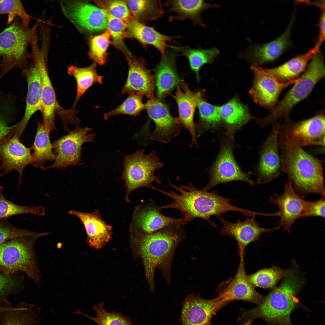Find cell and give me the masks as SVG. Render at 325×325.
<instances>
[{
  "mask_svg": "<svg viewBox=\"0 0 325 325\" xmlns=\"http://www.w3.org/2000/svg\"><path fill=\"white\" fill-rule=\"evenodd\" d=\"M325 196L314 201H306L302 218L318 216L325 218Z\"/></svg>",
  "mask_w": 325,
  "mask_h": 325,
  "instance_id": "cell-50",
  "label": "cell"
},
{
  "mask_svg": "<svg viewBox=\"0 0 325 325\" xmlns=\"http://www.w3.org/2000/svg\"><path fill=\"white\" fill-rule=\"evenodd\" d=\"M144 95L138 93L129 94L124 101L116 108L105 113L104 120L109 117L123 114L135 117L145 110V104L143 102Z\"/></svg>",
  "mask_w": 325,
  "mask_h": 325,
  "instance_id": "cell-44",
  "label": "cell"
},
{
  "mask_svg": "<svg viewBox=\"0 0 325 325\" xmlns=\"http://www.w3.org/2000/svg\"><path fill=\"white\" fill-rule=\"evenodd\" d=\"M19 139L10 136L0 140V177L16 170L19 174L18 189L22 183L24 169L32 161L31 147H26Z\"/></svg>",
  "mask_w": 325,
  "mask_h": 325,
  "instance_id": "cell-16",
  "label": "cell"
},
{
  "mask_svg": "<svg viewBox=\"0 0 325 325\" xmlns=\"http://www.w3.org/2000/svg\"><path fill=\"white\" fill-rule=\"evenodd\" d=\"M293 16L283 32L274 40L266 43L250 45L244 56L259 66L276 60L292 45L291 32L294 22Z\"/></svg>",
  "mask_w": 325,
  "mask_h": 325,
  "instance_id": "cell-26",
  "label": "cell"
},
{
  "mask_svg": "<svg viewBox=\"0 0 325 325\" xmlns=\"http://www.w3.org/2000/svg\"><path fill=\"white\" fill-rule=\"evenodd\" d=\"M48 55L37 50L32 53L31 59L37 64L41 77L42 86L41 110L43 122L51 131L57 130L55 124L56 113L60 104L57 101L55 92L48 74Z\"/></svg>",
  "mask_w": 325,
  "mask_h": 325,
  "instance_id": "cell-17",
  "label": "cell"
},
{
  "mask_svg": "<svg viewBox=\"0 0 325 325\" xmlns=\"http://www.w3.org/2000/svg\"><path fill=\"white\" fill-rule=\"evenodd\" d=\"M321 11L319 19L318 26L319 35L318 39L316 43L321 45L325 40V9L320 10Z\"/></svg>",
  "mask_w": 325,
  "mask_h": 325,
  "instance_id": "cell-51",
  "label": "cell"
},
{
  "mask_svg": "<svg viewBox=\"0 0 325 325\" xmlns=\"http://www.w3.org/2000/svg\"><path fill=\"white\" fill-rule=\"evenodd\" d=\"M127 60L128 67V76L121 94L140 93L149 99H156L155 76L146 67L145 60L130 55H127Z\"/></svg>",
  "mask_w": 325,
  "mask_h": 325,
  "instance_id": "cell-19",
  "label": "cell"
},
{
  "mask_svg": "<svg viewBox=\"0 0 325 325\" xmlns=\"http://www.w3.org/2000/svg\"><path fill=\"white\" fill-rule=\"evenodd\" d=\"M178 52L177 46L166 51L153 70L155 76L156 98L159 101H162L178 86L181 88L183 80L178 73L176 64Z\"/></svg>",
  "mask_w": 325,
  "mask_h": 325,
  "instance_id": "cell-20",
  "label": "cell"
},
{
  "mask_svg": "<svg viewBox=\"0 0 325 325\" xmlns=\"http://www.w3.org/2000/svg\"><path fill=\"white\" fill-rule=\"evenodd\" d=\"M24 288L23 272L13 274L0 272V303L6 302L10 296L20 292Z\"/></svg>",
  "mask_w": 325,
  "mask_h": 325,
  "instance_id": "cell-45",
  "label": "cell"
},
{
  "mask_svg": "<svg viewBox=\"0 0 325 325\" xmlns=\"http://www.w3.org/2000/svg\"><path fill=\"white\" fill-rule=\"evenodd\" d=\"M34 27L24 25L16 17L9 26L0 33V81L13 69L23 70L28 65L30 53L28 47L33 32Z\"/></svg>",
  "mask_w": 325,
  "mask_h": 325,
  "instance_id": "cell-7",
  "label": "cell"
},
{
  "mask_svg": "<svg viewBox=\"0 0 325 325\" xmlns=\"http://www.w3.org/2000/svg\"><path fill=\"white\" fill-rule=\"evenodd\" d=\"M236 147L234 136L225 133L221 138L218 156L210 168L209 182L203 189L209 191L219 184L233 181H241L251 186L254 185L249 174L241 170L235 159L234 151Z\"/></svg>",
  "mask_w": 325,
  "mask_h": 325,
  "instance_id": "cell-9",
  "label": "cell"
},
{
  "mask_svg": "<svg viewBox=\"0 0 325 325\" xmlns=\"http://www.w3.org/2000/svg\"><path fill=\"white\" fill-rule=\"evenodd\" d=\"M23 70V75L27 84L26 106L22 119L14 124L13 133L20 138L31 117L36 112L41 110V81L39 71L36 63H32Z\"/></svg>",
  "mask_w": 325,
  "mask_h": 325,
  "instance_id": "cell-22",
  "label": "cell"
},
{
  "mask_svg": "<svg viewBox=\"0 0 325 325\" xmlns=\"http://www.w3.org/2000/svg\"><path fill=\"white\" fill-rule=\"evenodd\" d=\"M293 270L292 268L284 270L273 267L260 270L250 275H247V277L254 287L274 289L280 279L290 274Z\"/></svg>",
  "mask_w": 325,
  "mask_h": 325,
  "instance_id": "cell-40",
  "label": "cell"
},
{
  "mask_svg": "<svg viewBox=\"0 0 325 325\" xmlns=\"http://www.w3.org/2000/svg\"><path fill=\"white\" fill-rule=\"evenodd\" d=\"M21 302L11 310L0 313V325H33L40 322L41 308Z\"/></svg>",
  "mask_w": 325,
  "mask_h": 325,
  "instance_id": "cell-35",
  "label": "cell"
},
{
  "mask_svg": "<svg viewBox=\"0 0 325 325\" xmlns=\"http://www.w3.org/2000/svg\"><path fill=\"white\" fill-rule=\"evenodd\" d=\"M201 91L202 90L197 92L192 91L188 85L183 80L181 88L180 86L177 88L175 94H170L177 105L178 113L177 118L179 123L184 128L187 129L190 134L191 143L190 147L194 145L197 148L199 146L196 135L194 116Z\"/></svg>",
  "mask_w": 325,
  "mask_h": 325,
  "instance_id": "cell-27",
  "label": "cell"
},
{
  "mask_svg": "<svg viewBox=\"0 0 325 325\" xmlns=\"http://www.w3.org/2000/svg\"><path fill=\"white\" fill-rule=\"evenodd\" d=\"M325 75L324 59L319 51L310 61L298 81L283 98L270 111L267 116L262 118H255L256 122L261 127L269 125L272 126L281 118H283L284 121L291 120L290 114L293 107L309 95Z\"/></svg>",
  "mask_w": 325,
  "mask_h": 325,
  "instance_id": "cell-5",
  "label": "cell"
},
{
  "mask_svg": "<svg viewBox=\"0 0 325 325\" xmlns=\"http://www.w3.org/2000/svg\"><path fill=\"white\" fill-rule=\"evenodd\" d=\"M110 35L106 28L102 34L92 36L89 39V57L97 65H102L107 62V51L110 44Z\"/></svg>",
  "mask_w": 325,
  "mask_h": 325,
  "instance_id": "cell-42",
  "label": "cell"
},
{
  "mask_svg": "<svg viewBox=\"0 0 325 325\" xmlns=\"http://www.w3.org/2000/svg\"><path fill=\"white\" fill-rule=\"evenodd\" d=\"M306 201L296 193L288 181L281 195L277 193L274 197H271L270 202L279 208L277 212L280 219L277 223L279 227H282L284 231L289 232L295 221L302 218Z\"/></svg>",
  "mask_w": 325,
  "mask_h": 325,
  "instance_id": "cell-24",
  "label": "cell"
},
{
  "mask_svg": "<svg viewBox=\"0 0 325 325\" xmlns=\"http://www.w3.org/2000/svg\"><path fill=\"white\" fill-rule=\"evenodd\" d=\"M320 46L316 43L306 53L297 56L277 67L264 68L265 70L281 83L297 79L304 72L310 61L319 51Z\"/></svg>",
  "mask_w": 325,
  "mask_h": 325,
  "instance_id": "cell-31",
  "label": "cell"
},
{
  "mask_svg": "<svg viewBox=\"0 0 325 325\" xmlns=\"http://www.w3.org/2000/svg\"><path fill=\"white\" fill-rule=\"evenodd\" d=\"M91 128L75 126L74 130H69L67 133L52 143L54 153L57 155L55 161L43 170L49 169H64L70 166L79 165L81 162L83 145L92 142L95 137L89 133Z\"/></svg>",
  "mask_w": 325,
  "mask_h": 325,
  "instance_id": "cell-12",
  "label": "cell"
},
{
  "mask_svg": "<svg viewBox=\"0 0 325 325\" xmlns=\"http://www.w3.org/2000/svg\"><path fill=\"white\" fill-rule=\"evenodd\" d=\"M169 185L178 191L163 190L153 187L157 190L173 200L169 204L161 207V209L173 208L181 212L184 216L182 224L184 225L191 222L195 218H199L209 222L212 226L217 227L210 220L212 215L221 216L229 211H235L243 214L246 217H250L254 214L253 211L233 206L230 203L231 199L222 197L217 191L209 192L202 189L199 190L192 184L187 185L177 186L171 182L169 178Z\"/></svg>",
  "mask_w": 325,
  "mask_h": 325,
  "instance_id": "cell-1",
  "label": "cell"
},
{
  "mask_svg": "<svg viewBox=\"0 0 325 325\" xmlns=\"http://www.w3.org/2000/svg\"><path fill=\"white\" fill-rule=\"evenodd\" d=\"M36 132L33 145L31 147L32 166L44 168L46 161L54 162L57 155L53 152L52 143L50 138L51 131L44 124L37 120Z\"/></svg>",
  "mask_w": 325,
  "mask_h": 325,
  "instance_id": "cell-34",
  "label": "cell"
},
{
  "mask_svg": "<svg viewBox=\"0 0 325 325\" xmlns=\"http://www.w3.org/2000/svg\"><path fill=\"white\" fill-rule=\"evenodd\" d=\"M98 7L104 9L113 17L127 23L133 17L125 1H94Z\"/></svg>",
  "mask_w": 325,
  "mask_h": 325,
  "instance_id": "cell-47",
  "label": "cell"
},
{
  "mask_svg": "<svg viewBox=\"0 0 325 325\" xmlns=\"http://www.w3.org/2000/svg\"><path fill=\"white\" fill-rule=\"evenodd\" d=\"M161 209L152 200L138 206L133 214L131 231L137 234H150L183 220L165 216L160 213Z\"/></svg>",
  "mask_w": 325,
  "mask_h": 325,
  "instance_id": "cell-23",
  "label": "cell"
},
{
  "mask_svg": "<svg viewBox=\"0 0 325 325\" xmlns=\"http://www.w3.org/2000/svg\"><path fill=\"white\" fill-rule=\"evenodd\" d=\"M144 150H137L132 154L124 155L123 169L120 178L123 181L126 190L125 199L130 201L128 197L133 190L141 187L151 188L152 184H161L159 177L155 172L163 166L156 152L153 151L148 154Z\"/></svg>",
  "mask_w": 325,
  "mask_h": 325,
  "instance_id": "cell-8",
  "label": "cell"
},
{
  "mask_svg": "<svg viewBox=\"0 0 325 325\" xmlns=\"http://www.w3.org/2000/svg\"><path fill=\"white\" fill-rule=\"evenodd\" d=\"M48 234L35 232L31 235L7 240L0 244V272L13 274L21 272L36 283L40 282L41 276L34 244L37 239Z\"/></svg>",
  "mask_w": 325,
  "mask_h": 325,
  "instance_id": "cell-6",
  "label": "cell"
},
{
  "mask_svg": "<svg viewBox=\"0 0 325 325\" xmlns=\"http://www.w3.org/2000/svg\"><path fill=\"white\" fill-rule=\"evenodd\" d=\"M133 18L146 24L162 17L165 13L159 0H126Z\"/></svg>",
  "mask_w": 325,
  "mask_h": 325,
  "instance_id": "cell-36",
  "label": "cell"
},
{
  "mask_svg": "<svg viewBox=\"0 0 325 325\" xmlns=\"http://www.w3.org/2000/svg\"><path fill=\"white\" fill-rule=\"evenodd\" d=\"M325 117L321 110L309 118L280 123L278 137L302 147L325 146Z\"/></svg>",
  "mask_w": 325,
  "mask_h": 325,
  "instance_id": "cell-10",
  "label": "cell"
},
{
  "mask_svg": "<svg viewBox=\"0 0 325 325\" xmlns=\"http://www.w3.org/2000/svg\"><path fill=\"white\" fill-rule=\"evenodd\" d=\"M127 23L115 17L108 13L107 29L110 32L113 43L117 47L124 50L128 54L124 45L123 40L126 38Z\"/></svg>",
  "mask_w": 325,
  "mask_h": 325,
  "instance_id": "cell-48",
  "label": "cell"
},
{
  "mask_svg": "<svg viewBox=\"0 0 325 325\" xmlns=\"http://www.w3.org/2000/svg\"><path fill=\"white\" fill-rule=\"evenodd\" d=\"M93 310L97 314L95 317H90L79 310L76 311V313L87 317L98 325H133L130 318L122 313L115 311L109 312L106 311L103 302L94 305Z\"/></svg>",
  "mask_w": 325,
  "mask_h": 325,
  "instance_id": "cell-43",
  "label": "cell"
},
{
  "mask_svg": "<svg viewBox=\"0 0 325 325\" xmlns=\"http://www.w3.org/2000/svg\"><path fill=\"white\" fill-rule=\"evenodd\" d=\"M227 304L218 296L208 300L189 294L183 302L180 320L182 325H213V316Z\"/></svg>",
  "mask_w": 325,
  "mask_h": 325,
  "instance_id": "cell-14",
  "label": "cell"
},
{
  "mask_svg": "<svg viewBox=\"0 0 325 325\" xmlns=\"http://www.w3.org/2000/svg\"><path fill=\"white\" fill-rule=\"evenodd\" d=\"M177 48L181 55L187 59L191 70L195 73L198 82L200 80L199 71L206 63H212L220 53L217 48L194 49L186 47L178 46Z\"/></svg>",
  "mask_w": 325,
  "mask_h": 325,
  "instance_id": "cell-39",
  "label": "cell"
},
{
  "mask_svg": "<svg viewBox=\"0 0 325 325\" xmlns=\"http://www.w3.org/2000/svg\"><path fill=\"white\" fill-rule=\"evenodd\" d=\"M30 214L35 215H45V211L41 206H35L32 204L21 206L14 203L6 199L3 194V188L0 186V221H8L13 216Z\"/></svg>",
  "mask_w": 325,
  "mask_h": 325,
  "instance_id": "cell-41",
  "label": "cell"
},
{
  "mask_svg": "<svg viewBox=\"0 0 325 325\" xmlns=\"http://www.w3.org/2000/svg\"><path fill=\"white\" fill-rule=\"evenodd\" d=\"M59 3L64 17L79 32L88 34L107 28L108 13L104 9L84 1L60 0Z\"/></svg>",
  "mask_w": 325,
  "mask_h": 325,
  "instance_id": "cell-11",
  "label": "cell"
},
{
  "mask_svg": "<svg viewBox=\"0 0 325 325\" xmlns=\"http://www.w3.org/2000/svg\"><path fill=\"white\" fill-rule=\"evenodd\" d=\"M68 212L78 217L83 223L87 234V241L90 246L100 249L110 240L112 227L106 224L98 210L90 213L72 210Z\"/></svg>",
  "mask_w": 325,
  "mask_h": 325,
  "instance_id": "cell-28",
  "label": "cell"
},
{
  "mask_svg": "<svg viewBox=\"0 0 325 325\" xmlns=\"http://www.w3.org/2000/svg\"><path fill=\"white\" fill-rule=\"evenodd\" d=\"M219 108L221 121L227 128L226 133L231 135L234 136L237 130L253 118L247 106L236 98L219 106Z\"/></svg>",
  "mask_w": 325,
  "mask_h": 325,
  "instance_id": "cell-33",
  "label": "cell"
},
{
  "mask_svg": "<svg viewBox=\"0 0 325 325\" xmlns=\"http://www.w3.org/2000/svg\"><path fill=\"white\" fill-rule=\"evenodd\" d=\"M197 107L199 117L195 124V132L196 137L199 138L205 131L218 126L221 120L219 106L213 105L207 101L204 90H202Z\"/></svg>",
  "mask_w": 325,
  "mask_h": 325,
  "instance_id": "cell-37",
  "label": "cell"
},
{
  "mask_svg": "<svg viewBox=\"0 0 325 325\" xmlns=\"http://www.w3.org/2000/svg\"><path fill=\"white\" fill-rule=\"evenodd\" d=\"M278 141L281 170L287 174L296 193L302 198L311 193L325 196L322 168L324 160L283 139L278 137Z\"/></svg>",
  "mask_w": 325,
  "mask_h": 325,
  "instance_id": "cell-3",
  "label": "cell"
},
{
  "mask_svg": "<svg viewBox=\"0 0 325 325\" xmlns=\"http://www.w3.org/2000/svg\"><path fill=\"white\" fill-rule=\"evenodd\" d=\"M241 221L239 218L235 223L224 219L221 216L219 218L223 225L220 229V234L229 238L233 237L238 246L240 257H244L245 249L250 243L258 241L261 234L268 233L280 228L278 226L272 228L262 227L256 221L255 216Z\"/></svg>",
  "mask_w": 325,
  "mask_h": 325,
  "instance_id": "cell-21",
  "label": "cell"
},
{
  "mask_svg": "<svg viewBox=\"0 0 325 325\" xmlns=\"http://www.w3.org/2000/svg\"><path fill=\"white\" fill-rule=\"evenodd\" d=\"M162 5L168 8V11L177 13L175 16L169 17V21L189 19L193 25H198L204 27L205 24L201 16V12L210 8L219 6L217 4H212L202 0H168Z\"/></svg>",
  "mask_w": 325,
  "mask_h": 325,
  "instance_id": "cell-30",
  "label": "cell"
},
{
  "mask_svg": "<svg viewBox=\"0 0 325 325\" xmlns=\"http://www.w3.org/2000/svg\"><path fill=\"white\" fill-rule=\"evenodd\" d=\"M280 121L272 126L270 135L262 144L256 168L257 182L265 184L277 178L281 170L278 135Z\"/></svg>",
  "mask_w": 325,
  "mask_h": 325,
  "instance_id": "cell-18",
  "label": "cell"
},
{
  "mask_svg": "<svg viewBox=\"0 0 325 325\" xmlns=\"http://www.w3.org/2000/svg\"><path fill=\"white\" fill-rule=\"evenodd\" d=\"M179 36H172L161 34L154 28L147 26L133 18L127 23L126 38L134 39L146 48L149 45L154 46L163 55L166 48H172L175 46L167 43Z\"/></svg>",
  "mask_w": 325,
  "mask_h": 325,
  "instance_id": "cell-29",
  "label": "cell"
},
{
  "mask_svg": "<svg viewBox=\"0 0 325 325\" xmlns=\"http://www.w3.org/2000/svg\"><path fill=\"white\" fill-rule=\"evenodd\" d=\"M283 278L261 303L252 308L241 309L237 320L260 318L270 325H294L290 316L299 307L297 296L304 281L295 270Z\"/></svg>",
  "mask_w": 325,
  "mask_h": 325,
  "instance_id": "cell-4",
  "label": "cell"
},
{
  "mask_svg": "<svg viewBox=\"0 0 325 325\" xmlns=\"http://www.w3.org/2000/svg\"><path fill=\"white\" fill-rule=\"evenodd\" d=\"M253 320L252 319L248 320L246 322L241 325H253Z\"/></svg>",
  "mask_w": 325,
  "mask_h": 325,
  "instance_id": "cell-53",
  "label": "cell"
},
{
  "mask_svg": "<svg viewBox=\"0 0 325 325\" xmlns=\"http://www.w3.org/2000/svg\"><path fill=\"white\" fill-rule=\"evenodd\" d=\"M145 104L148 116L156 125L151 140L166 144L181 133L184 128L177 117L172 115L168 105L156 99H148Z\"/></svg>",
  "mask_w": 325,
  "mask_h": 325,
  "instance_id": "cell-15",
  "label": "cell"
},
{
  "mask_svg": "<svg viewBox=\"0 0 325 325\" xmlns=\"http://www.w3.org/2000/svg\"><path fill=\"white\" fill-rule=\"evenodd\" d=\"M5 14L9 15L8 23L17 16L24 25L29 26L31 17L26 12L20 0H0V15Z\"/></svg>",
  "mask_w": 325,
  "mask_h": 325,
  "instance_id": "cell-46",
  "label": "cell"
},
{
  "mask_svg": "<svg viewBox=\"0 0 325 325\" xmlns=\"http://www.w3.org/2000/svg\"><path fill=\"white\" fill-rule=\"evenodd\" d=\"M182 220L169 224L154 232L137 234L139 252L150 290L154 289L156 268L167 283L171 282V266L178 245L187 236Z\"/></svg>",
  "mask_w": 325,
  "mask_h": 325,
  "instance_id": "cell-2",
  "label": "cell"
},
{
  "mask_svg": "<svg viewBox=\"0 0 325 325\" xmlns=\"http://www.w3.org/2000/svg\"><path fill=\"white\" fill-rule=\"evenodd\" d=\"M254 78L249 94L256 104L270 111L278 102L279 97L286 88L297 82V79L281 83L267 73L263 68L255 63L251 66Z\"/></svg>",
  "mask_w": 325,
  "mask_h": 325,
  "instance_id": "cell-13",
  "label": "cell"
},
{
  "mask_svg": "<svg viewBox=\"0 0 325 325\" xmlns=\"http://www.w3.org/2000/svg\"><path fill=\"white\" fill-rule=\"evenodd\" d=\"M17 98L14 95L6 94L0 88V140L10 136L15 120L19 113Z\"/></svg>",
  "mask_w": 325,
  "mask_h": 325,
  "instance_id": "cell-38",
  "label": "cell"
},
{
  "mask_svg": "<svg viewBox=\"0 0 325 325\" xmlns=\"http://www.w3.org/2000/svg\"><path fill=\"white\" fill-rule=\"evenodd\" d=\"M13 307L11 305L5 303H0V313L11 310Z\"/></svg>",
  "mask_w": 325,
  "mask_h": 325,
  "instance_id": "cell-52",
  "label": "cell"
},
{
  "mask_svg": "<svg viewBox=\"0 0 325 325\" xmlns=\"http://www.w3.org/2000/svg\"><path fill=\"white\" fill-rule=\"evenodd\" d=\"M248 281L245 268L244 257H240L236 274L226 286L219 291L218 296L225 303L241 300L248 302L257 305L264 300L265 296L258 292Z\"/></svg>",
  "mask_w": 325,
  "mask_h": 325,
  "instance_id": "cell-25",
  "label": "cell"
},
{
  "mask_svg": "<svg viewBox=\"0 0 325 325\" xmlns=\"http://www.w3.org/2000/svg\"><path fill=\"white\" fill-rule=\"evenodd\" d=\"M30 231L15 226L8 221H0V244L7 240L32 234Z\"/></svg>",
  "mask_w": 325,
  "mask_h": 325,
  "instance_id": "cell-49",
  "label": "cell"
},
{
  "mask_svg": "<svg viewBox=\"0 0 325 325\" xmlns=\"http://www.w3.org/2000/svg\"><path fill=\"white\" fill-rule=\"evenodd\" d=\"M97 64L94 63L84 67L70 65L67 68V73L75 79L76 84V93L72 106L67 110L68 113L73 117L76 116V107L81 97L94 84H102L103 77L99 75L97 71Z\"/></svg>",
  "mask_w": 325,
  "mask_h": 325,
  "instance_id": "cell-32",
  "label": "cell"
}]
</instances>
